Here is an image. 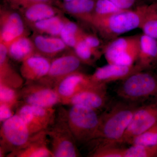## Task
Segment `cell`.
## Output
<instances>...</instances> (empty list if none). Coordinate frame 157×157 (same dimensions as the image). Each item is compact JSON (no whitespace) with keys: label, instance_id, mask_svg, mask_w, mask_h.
<instances>
[{"label":"cell","instance_id":"6da1fadb","mask_svg":"<svg viewBox=\"0 0 157 157\" xmlns=\"http://www.w3.org/2000/svg\"><path fill=\"white\" fill-rule=\"evenodd\" d=\"M138 107L135 102L124 100L114 104L107 112L101 115L98 137L94 141L106 144H121Z\"/></svg>","mask_w":157,"mask_h":157},{"label":"cell","instance_id":"7a4b0ae2","mask_svg":"<svg viewBox=\"0 0 157 157\" xmlns=\"http://www.w3.org/2000/svg\"><path fill=\"white\" fill-rule=\"evenodd\" d=\"M52 157H78L80 154L68 124L67 109L56 110L53 123L46 129Z\"/></svg>","mask_w":157,"mask_h":157},{"label":"cell","instance_id":"3957f363","mask_svg":"<svg viewBox=\"0 0 157 157\" xmlns=\"http://www.w3.org/2000/svg\"><path fill=\"white\" fill-rule=\"evenodd\" d=\"M69 126L77 145L90 143L98 137L101 115L98 111L83 106H70L67 109Z\"/></svg>","mask_w":157,"mask_h":157},{"label":"cell","instance_id":"277c9868","mask_svg":"<svg viewBox=\"0 0 157 157\" xmlns=\"http://www.w3.org/2000/svg\"><path fill=\"white\" fill-rule=\"evenodd\" d=\"M141 12L140 7L134 11L124 10L102 17H94L90 25L103 36L113 39L121 34L139 28Z\"/></svg>","mask_w":157,"mask_h":157},{"label":"cell","instance_id":"5b68a950","mask_svg":"<svg viewBox=\"0 0 157 157\" xmlns=\"http://www.w3.org/2000/svg\"><path fill=\"white\" fill-rule=\"evenodd\" d=\"M117 94L124 101L135 103L157 98V77L143 70L138 71L122 80Z\"/></svg>","mask_w":157,"mask_h":157},{"label":"cell","instance_id":"8992f818","mask_svg":"<svg viewBox=\"0 0 157 157\" xmlns=\"http://www.w3.org/2000/svg\"><path fill=\"white\" fill-rule=\"evenodd\" d=\"M33 135L22 119L15 113L1 123L0 157H7L24 147Z\"/></svg>","mask_w":157,"mask_h":157},{"label":"cell","instance_id":"52a82bcc","mask_svg":"<svg viewBox=\"0 0 157 157\" xmlns=\"http://www.w3.org/2000/svg\"><path fill=\"white\" fill-rule=\"evenodd\" d=\"M140 35L113 39L104 48L108 63L131 66L137 61Z\"/></svg>","mask_w":157,"mask_h":157},{"label":"cell","instance_id":"ba28073f","mask_svg":"<svg viewBox=\"0 0 157 157\" xmlns=\"http://www.w3.org/2000/svg\"><path fill=\"white\" fill-rule=\"evenodd\" d=\"M30 29L19 11L1 5L0 43L7 47L20 37L29 36Z\"/></svg>","mask_w":157,"mask_h":157},{"label":"cell","instance_id":"9c48e42d","mask_svg":"<svg viewBox=\"0 0 157 157\" xmlns=\"http://www.w3.org/2000/svg\"><path fill=\"white\" fill-rule=\"evenodd\" d=\"M20 101L39 107H54L61 104L59 97L53 87L39 82H25L19 90Z\"/></svg>","mask_w":157,"mask_h":157},{"label":"cell","instance_id":"30bf717a","mask_svg":"<svg viewBox=\"0 0 157 157\" xmlns=\"http://www.w3.org/2000/svg\"><path fill=\"white\" fill-rule=\"evenodd\" d=\"M157 124V98L136 109L121 144H130L135 137Z\"/></svg>","mask_w":157,"mask_h":157},{"label":"cell","instance_id":"8fae6325","mask_svg":"<svg viewBox=\"0 0 157 157\" xmlns=\"http://www.w3.org/2000/svg\"><path fill=\"white\" fill-rule=\"evenodd\" d=\"M82 64L73 50L68 51L52 59L48 74L38 82L54 88L65 77L80 71Z\"/></svg>","mask_w":157,"mask_h":157},{"label":"cell","instance_id":"7c38bea8","mask_svg":"<svg viewBox=\"0 0 157 157\" xmlns=\"http://www.w3.org/2000/svg\"><path fill=\"white\" fill-rule=\"evenodd\" d=\"M108 101L107 85L95 83L76 93L62 104L83 106L98 111L106 107Z\"/></svg>","mask_w":157,"mask_h":157},{"label":"cell","instance_id":"4fadbf2b","mask_svg":"<svg viewBox=\"0 0 157 157\" xmlns=\"http://www.w3.org/2000/svg\"><path fill=\"white\" fill-rule=\"evenodd\" d=\"M95 83L91 78L90 75L78 71L62 79L54 88L58 94L62 104L76 93Z\"/></svg>","mask_w":157,"mask_h":157},{"label":"cell","instance_id":"5bb4252c","mask_svg":"<svg viewBox=\"0 0 157 157\" xmlns=\"http://www.w3.org/2000/svg\"><path fill=\"white\" fill-rule=\"evenodd\" d=\"M142 70L137 64L128 66L108 63L97 68L90 76L95 83L107 85L112 82L122 81L133 73Z\"/></svg>","mask_w":157,"mask_h":157},{"label":"cell","instance_id":"9a60e30c","mask_svg":"<svg viewBox=\"0 0 157 157\" xmlns=\"http://www.w3.org/2000/svg\"><path fill=\"white\" fill-rule=\"evenodd\" d=\"M30 37L37 53L51 59L71 49L59 37L34 33Z\"/></svg>","mask_w":157,"mask_h":157},{"label":"cell","instance_id":"2e32d148","mask_svg":"<svg viewBox=\"0 0 157 157\" xmlns=\"http://www.w3.org/2000/svg\"><path fill=\"white\" fill-rule=\"evenodd\" d=\"M52 59L36 54L21 63L20 73L26 82H36L48 74Z\"/></svg>","mask_w":157,"mask_h":157},{"label":"cell","instance_id":"e0dca14e","mask_svg":"<svg viewBox=\"0 0 157 157\" xmlns=\"http://www.w3.org/2000/svg\"><path fill=\"white\" fill-rule=\"evenodd\" d=\"M8 157H52L46 130L33 135L23 148L9 154Z\"/></svg>","mask_w":157,"mask_h":157},{"label":"cell","instance_id":"ac0fdd59","mask_svg":"<svg viewBox=\"0 0 157 157\" xmlns=\"http://www.w3.org/2000/svg\"><path fill=\"white\" fill-rule=\"evenodd\" d=\"M96 0H71L67 2L58 0L56 6L64 14L90 24L94 14Z\"/></svg>","mask_w":157,"mask_h":157},{"label":"cell","instance_id":"d6986e66","mask_svg":"<svg viewBox=\"0 0 157 157\" xmlns=\"http://www.w3.org/2000/svg\"><path fill=\"white\" fill-rule=\"evenodd\" d=\"M10 59L7 47L0 43V84L21 89L25 83V80L20 73L13 67Z\"/></svg>","mask_w":157,"mask_h":157},{"label":"cell","instance_id":"ffe728a7","mask_svg":"<svg viewBox=\"0 0 157 157\" xmlns=\"http://www.w3.org/2000/svg\"><path fill=\"white\" fill-rule=\"evenodd\" d=\"M18 11L28 25L63 13L54 4L46 2L35 3Z\"/></svg>","mask_w":157,"mask_h":157},{"label":"cell","instance_id":"44dd1931","mask_svg":"<svg viewBox=\"0 0 157 157\" xmlns=\"http://www.w3.org/2000/svg\"><path fill=\"white\" fill-rule=\"evenodd\" d=\"M157 61V39L144 34L140 35L137 64L142 70L149 69Z\"/></svg>","mask_w":157,"mask_h":157},{"label":"cell","instance_id":"7402d4cb","mask_svg":"<svg viewBox=\"0 0 157 157\" xmlns=\"http://www.w3.org/2000/svg\"><path fill=\"white\" fill-rule=\"evenodd\" d=\"M63 14H58L28 25L33 33L59 37L68 18Z\"/></svg>","mask_w":157,"mask_h":157},{"label":"cell","instance_id":"603a6c76","mask_svg":"<svg viewBox=\"0 0 157 157\" xmlns=\"http://www.w3.org/2000/svg\"><path fill=\"white\" fill-rule=\"evenodd\" d=\"M6 47L10 59L18 63H21L28 58L37 54L30 36L20 37Z\"/></svg>","mask_w":157,"mask_h":157},{"label":"cell","instance_id":"cb8c5ba5","mask_svg":"<svg viewBox=\"0 0 157 157\" xmlns=\"http://www.w3.org/2000/svg\"><path fill=\"white\" fill-rule=\"evenodd\" d=\"M140 8L141 20L139 29L143 34L157 39V3Z\"/></svg>","mask_w":157,"mask_h":157},{"label":"cell","instance_id":"d4e9b609","mask_svg":"<svg viewBox=\"0 0 157 157\" xmlns=\"http://www.w3.org/2000/svg\"><path fill=\"white\" fill-rule=\"evenodd\" d=\"M15 113L22 119L32 135L46 130L34 114L32 105L21 101Z\"/></svg>","mask_w":157,"mask_h":157},{"label":"cell","instance_id":"484cf974","mask_svg":"<svg viewBox=\"0 0 157 157\" xmlns=\"http://www.w3.org/2000/svg\"><path fill=\"white\" fill-rule=\"evenodd\" d=\"M84 33L77 24L68 19L62 29L59 37L68 47L73 49L83 36Z\"/></svg>","mask_w":157,"mask_h":157},{"label":"cell","instance_id":"4316f807","mask_svg":"<svg viewBox=\"0 0 157 157\" xmlns=\"http://www.w3.org/2000/svg\"><path fill=\"white\" fill-rule=\"evenodd\" d=\"M118 144H106L98 142V144L90 152V157H124L126 148Z\"/></svg>","mask_w":157,"mask_h":157},{"label":"cell","instance_id":"83f0119b","mask_svg":"<svg viewBox=\"0 0 157 157\" xmlns=\"http://www.w3.org/2000/svg\"><path fill=\"white\" fill-rule=\"evenodd\" d=\"M73 50L82 63L84 64L94 66L96 61L99 59L94 52L84 42L82 37L77 42Z\"/></svg>","mask_w":157,"mask_h":157},{"label":"cell","instance_id":"f1b7e54d","mask_svg":"<svg viewBox=\"0 0 157 157\" xmlns=\"http://www.w3.org/2000/svg\"><path fill=\"white\" fill-rule=\"evenodd\" d=\"M32 106L34 114L38 120L45 129L48 128L54 121L56 117V109L54 107Z\"/></svg>","mask_w":157,"mask_h":157},{"label":"cell","instance_id":"f546056e","mask_svg":"<svg viewBox=\"0 0 157 157\" xmlns=\"http://www.w3.org/2000/svg\"><path fill=\"white\" fill-rule=\"evenodd\" d=\"M20 102L19 90L0 84V103L14 107H17Z\"/></svg>","mask_w":157,"mask_h":157},{"label":"cell","instance_id":"4dcf8cb0","mask_svg":"<svg viewBox=\"0 0 157 157\" xmlns=\"http://www.w3.org/2000/svg\"><path fill=\"white\" fill-rule=\"evenodd\" d=\"M130 144L157 146V124L134 138Z\"/></svg>","mask_w":157,"mask_h":157},{"label":"cell","instance_id":"1f68e13d","mask_svg":"<svg viewBox=\"0 0 157 157\" xmlns=\"http://www.w3.org/2000/svg\"><path fill=\"white\" fill-rule=\"evenodd\" d=\"M124 157H157V146L131 145L126 148Z\"/></svg>","mask_w":157,"mask_h":157},{"label":"cell","instance_id":"d6a6232c","mask_svg":"<svg viewBox=\"0 0 157 157\" xmlns=\"http://www.w3.org/2000/svg\"><path fill=\"white\" fill-rule=\"evenodd\" d=\"M122 11L110 0H96L93 17H104Z\"/></svg>","mask_w":157,"mask_h":157},{"label":"cell","instance_id":"836d02e7","mask_svg":"<svg viewBox=\"0 0 157 157\" xmlns=\"http://www.w3.org/2000/svg\"><path fill=\"white\" fill-rule=\"evenodd\" d=\"M58 0H2V5L14 10L19 11L35 3L46 2L55 5Z\"/></svg>","mask_w":157,"mask_h":157},{"label":"cell","instance_id":"e575fe53","mask_svg":"<svg viewBox=\"0 0 157 157\" xmlns=\"http://www.w3.org/2000/svg\"><path fill=\"white\" fill-rule=\"evenodd\" d=\"M82 39L91 49L94 52L96 55L100 58L101 56V52L100 51L101 42L100 39L96 36L86 33H84Z\"/></svg>","mask_w":157,"mask_h":157},{"label":"cell","instance_id":"d590c367","mask_svg":"<svg viewBox=\"0 0 157 157\" xmlns=\"http://www.w3.org/2000/svg\"><path fill=\"white\" fill-rule=\"evenodd\" d=\"M14 107L5 104L0 103V123L7 120L15 113L13 111Z\"/></svg>","mask_w":157,"mask_h":157},{"label":"cell","instance_id":"8d00e7d4","mask_svg":"<svg viewBox=\"0 0 157 157\" xmlns=\"http://www.w3.org/2000/svg\"><path fill=\"white\" fill-rule=\"evenodd\" d=\"M120 9L122 10H130L135 5L136 0H110Z\"/></svg>","mask_w":157,"mask_h":157},{"label":"cell","instance_id":"74e56055","mask_svg":"<svg viewBox=\"0 0 157 157\" xmlns=\"http://www.w3.org/2000/svg\"><path fill=\"white\" fill-rule=\"evenodd\" d=\"M62 1H63V2H67V1H71V0H61Z\"/></svg>","mask_w":157,"mask_h":157},{"label":"cell","instance_id":"f35d334b","mask_svg":"<svg viewBox=\"0 0 157 157\" xmlns=\"http://www.w3.org/2000/svg\"><path fill=\"white\" fill-rule=\"evenodd\" d=\"M151 1H157V0H151Z\"/></svg>","mask_w":157,"mask_h":157}]
</instances>
